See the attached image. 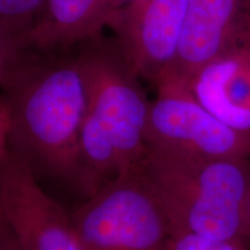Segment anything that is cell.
<instances>
[{
	"label": "cell",
	"instance_id": "3957f363",
	"mask_svg": "<svg viewBox=\"0 0 250 250\" xmlns=\"http://www.w3.org/2000/svg\"><path fill=\"white\" fill-rule=\"evenodd\" d=\"M169 227L180 234L242 243L250 187L246 158H197L146 147L139 167Z\"/></svg>",
	"mask_w": 250,
	"mask_h": 250
},
{
	"label": "cell",
	"instance_id": "8992f818",
	"mask_svg": "<svg viewBox=\"0 0 250 250\" xmlns=\"http://www.w3.org/2000/svg\"><path fill=\"white\" fill-rule=\"evenodd\" d=\"M0 215L21 250H87L71 214L40 187L29 162L12 149L0 161Z\"/></svg>",
	"mask_w": 250,
	"mask_h": 250
},
{
	"label": "cell",
	"instance_id": "9a60e30c",
	"mask_svg": "<svg viewBox=\"0 0 250 250\" xmlns=\"http://www.w3.org/2000/svg\"><path fill=\"white\" fill-rule=\"evenodd\" d=\"M0 250H21L14 235L9 230L7 225L4 223L2 218L0 223Z\"/></svg>",
	"mask_w": 250,
	"mask_h": 250
},
{
	"label": "cell",
	"instance_id": "4fadbf2b",
	"mask_svg": "<svg viewBox=\"0 0 250 250\" xmlns=\"http://www.w3.org/2000/svg\"><path fill=\"white\" fill-rule=\"evenodd\" d=\"M164 250H243L241 243L225 240L180 234L168 237Z\"/></svg>",
	"mask_w": 250,
	"mask_h": 250
},
{
	"label": "cell",
	"instance_id": "7a4b0ae2",
	"mask_svg": "<svg viewBox=\"0 0 250 250\" xmlns=\"http://www.w3.org/2000/svg\"><path fill=\"white\" fill-rule=\"evenodd\" d=\"M76 55L86 94L78 182L94 192L140 167L151 102L114 37L99 34L77 45Z\"/></svg>",
	"mask_w": 250,
	"mask_h": 250
},
{
	"label": "cell",
	"instance_id": "5b68a950",
	"mask_svg": "<svg viewBox=\"0 0 250 250\" xmlns=\"http://www.w3.org/2000/svg\"><path fill=\"white\" fill-rule=\"evenodd\" d=\"M145 131L146 147L197 158L250 159V133L219 121L174 78L155 80Z\"/></svg>",
	"mask_w": 250,
	"mask_h": 250
},
{
	"label": "cell",
	"instance_id": "52a82bcc",
	"mask_svg": "<svg viewBox=\"0 0 250 250\" xmlns=\"http://www.w3.org/2000/svg\"><path fill=\"white\" fill-rule=\"evenodd\" d=\"M189 0H126L108 28L134 73L154 83L173 64Z\"/></svg>",
	"mask_w": 250,
	"mask_h": 250
},
{
	"label": "cell",
	"instance_id": "30bf717a",
	"mask_svg": "<svg viewBox=\"0 0 250 250\" xmlns=\"http://www.w3.org/2000/svg\"><path fill=\"white\" fill-rule=\"evenodd\" d=\"M124 0H43L30 28L31 48L71 50L101 34Z\"/></svg>",
	"mask_w": 250,
	"mask_h": 250
},
{
	"label": "cell",
	"instance_id": "ac0fdd59",
	"mask_svg": "<svg viewBox=\"0 0 250 250\" xmlns=\"http://www.w3.org/2000/svg\"><path fill=\"white\" fill-rule=\"evenodd\" d=\"M0 223H1V215H0Z\"/></svg>",
	"mask_w": 250,
	"mask_h": 250
},
{
	"label": "cell",
	"instance_id": "2e32d148",
	"mask_svg": "<svg viewBox=\"0 0 250 250\" xmlns=\"http://www.w3.org/2000/svg\"><path fill=\"white\" fill-rule=\"evenodd\" d=\"M245 219H246V229L247 237H250V187L248 190V195L246 199V208H245Z\"/></svg>",
	"mask_w": 250,
	"mask_h": 250
},
{
	"label": "cell",
	"instance_id": "6da1fadb",
	"mask_svg": "<svg viewBox=\"0 0 250 250\" xmlns=\"http://www.w3.org/2000/svg\"><path fill=\"white\" fill-rule=\"evenodd\" d=\"M9 116V149L62 179L77 180L86 94L76 48L29 46L0 78Z\"/></svg>",
	"mask_w": 250,
	"mask_h": 250
},
{
	"label": "cell",
	"instance_id": "8fae6325",
	"mask_svg": "<svg viewBox=\"0 0 250 250\" xmlns=\"http://www.w3.org/2000/svg\"><path fill=\"white\" fill-rule=\"evenodd\" d=\"M29 33L0 18V78L29 48Z\"/></svg>",
	"mask_w": 250,
	"mask_h": 250
},
{
	"label": "cell",
	"instance_id": "9c48e42d",
	"mask_svg": "<svg viewBox=\"0 0 250 250\" xmlns=\"http://www.w3.org/2000/svg\"><path fill=\"white\" fill-rule=\"evenodd\" d=\"M197 101L232 129L250 133V21L226 51L189 83Z\"/></svg>",
	"mask_w": 250,
	"mask_h": 250
},
{
	"label": "cell",
	"instance_id": "7c38bea8",
	"mask_svg": "<svg viewBox=\"0 0 250 250\" xmlns=\"http://www.w3.org/2000/svg\"><path fill=\"white\" fill-rule=\"evenodd\" d=\"M43 0H0V18L29 33Z\"/></svg>",
	"mask_w": 250,
	"mask_h": 250
},
{
	"label": "cell",
	"instance_id": "ba28073f",
	"mask_svg": "<svg viewBox=\"0 0 250 250\" xmlns=\"http://www.w3.org/2000/svg\"><path fill=\"white\" fill-rule=\"evenodd\" d=\"M246 23V0H189L176 57L160 77L189 85L197 72L235 42Z\"/></svg>",
	"mask_w": 250,
	"mask_h": 250
},
{
	"label": "cell",
	"instance_id": "e0dca14e",
	"mask_svg": "<svg viewBox=\"0 0 250 250\" xmlns=\"http://www.w3.org/2000/svg\"><path fill=\"white\" fill-rule=\"evenodd\" d=\"M246 17L250 21V0H246Z\"/></svg>",
	"mask_w": 250,
	"mask_h": 250
},
{
	"label": "cell",
	"instance_id": "277c9868",
	"mask_svg": "<svg viewBox=\"0 0 250 250\" xmlns=\"http://www.w3.org/2000/svg\"><path fill=\"white\" fill-rule=\"evenodd\" d=\"M87 250H164L169 227L140 169L121 174L72 212Z\"/></svg>",
	"mask_w": 250,
	"mask_h": 250
},
{
	"label": "cell",
	"instance_id": "5bb4252c",
	"mask_svg": "<svg viewBox=\"0 0 250 250\" xmlns=\"http://www.w3.org/2000/svg\"><path fill=\"white\" fill-rule=\"evenodd\" d=\"M9 149V116L4 102L0 99V161Z\"/></svg>",
	"mask_w": 250,
	"mask_h": 250
}]
</instances>
